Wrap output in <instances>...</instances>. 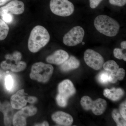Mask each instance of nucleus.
<instances>
[{
	"label": "nucleus",
	"instance_id": "nucleus-1",
	"mask_svg": "<svg viewBox=\"0 0 126 126\" xmlns=\"http://www.w3.org/2000/svg\"><path fill=\"white\" fill-rule=\"evenodd\" d=\"M50 36L48 32L43 26H36L31 32L28 47L32 53H36L48 43Z\"/></svg>",
	"mask_w": 126,
	"mask_h": 126
},
{
	"label": "nucleus",
	"instance_id": "nucleus-25",
	"mask_svg": "<svg viewBox=\"0 0 126 126\" xmlns=\"http://www.w3.org/2000/svg\"><path fill=\"white\" fill-rule=\"evenodd\" d=\"M56 100L58 105L62 107H66L67 104L68 99L62 96L59 94L57 95Z\"/></svg>",
	"mask_w": 126,
	"mask_h": 126
},
{
	"label": "nucleus",
	"instance_id": "nucleus-34",
	"mask_svg": "<svg viewBox=\"0 0 126 126\" xmlns=\"http://www.w3.org/2000/svg\"><path fill=\"white\" fill-rule=\"evenodd\" d=\"M1 75H0V78H1Z\"/></svg>",
	"mask_w": 126,
	"mask_h": 126
},
{
	"label": "nucleus",
	"instance_id": "nucleus-19",
	"mask_svg": "<svg viewBox=\"0 0 126 126\" xmlns=\"http://www.w3.org/2000/svg\"><path fill=\"white\" fill-rule=\"evenodd\" d=\"M103 67L104 70L111 73L116 74L119 69V65L113 60H109L104 63Z\"/></svg>",
	"mask_w": 126,
	"mask_h": 126
},
{
	"label": "nucleus",
	"instance_id": "nucleus-20",
	"mask_svg": "<svg viewBox=\"0 0 126 126\" xmlns=\"http://www.w3.org/2000/svg\"><path fill=\"white\" fill-rule=\"evenodd\" d=\"M112 118L116 122L118 126H126V120L123 118L121 115L119 111L117 109H114L112 113Z\"/></svg>",
	"mask_w": 126,
	"mask_h": 126
},
{
	"label": "nucleus",
	"instance_id": "nucleus-17",
	"mask_svg": "<svg viewBox=\"0 0 126 126\" xmlns=\"http://www.w3.org/2000/svg\"><path fill=\"white\" fill-rule=\"evenodd\" d=\"M61 64V70L63 72H68L78 68L80 65V62L75 57L72 56Z\"/></svg>",
	"mask_w": 126,
	"mask_h": 126
},
{
	"label": "nucleus",
	"instance_id": "nucleus-28",
	"mask_svg": "<svg viewBox=\"0 0 126 126\" xmlns=\"http://www.w3.org/2000/svg\"><path fill=\"white\" fill-rule=\"evenodd\" d=\"M119 112L121 115L125 120H126V101L123 102L120 105Z\"/></svg>",
	"mask_w": 126,
	"mask_h": 126
},
{
	"label": "nucleus",
	"instance_id": "nucleus-30",
	"mask_svg": "<svg viewBox=\"0 0 126 126\" xmlns=\"http://www.w3.org/2000/svg\"><path fill=\"white\" fill-rule=\"evenodd\" d=\"M37 101V98L36 97L29 96L27 97V102L33 104Z\"/></svg>",
	"mask_w": 126,
	"mask_h": 126
},
{
	"label": "nucleus",
	"instance_id": "nucleus-22",
	"mask_svg": "<svg viewBox=\"0 0 126 126\" xmlns=\"http://www.w3.org/2000/svg\"><path fill=\"white\" fill-rule=\"evenodd\" d=\"M110 72L108 71H103L98 75V81L100 83L106 84L109 82L110 81Z\"/></svg>",
	"mask_w": 126,
	"mask_h": 126
},
{
	"label": "nucleus",
	"instance_id": "nucleus-21",
	"mask_svg": "<svg viewBox=\"0 0 126 126\" xmlns=\"http://www.w3.org/2000/svg\"><path fill=\"white\" fill-rule=\"evenodd\" d=\"M9 31V27L7 23L0 18V41L6 38Z\"/></svg>",
	"mask_w": 126,
	"mask_h": 126
},
{
	"label": "nucleus",
	"instance_id": "nucleus-6",
	"mask_svg": "<svg viewBox=\"0 0 126 126\" xmlns=\"http://www.w3.org/2000/svg\"><path fill=\"white\" fill-rule=\"evenodd\" d=\"M81 104L84 109L88 110H92L93 113L96 115H100L105 111L107 107L106 100L98 98L93 101L88 96H84L81 98Z\"/></svg>",
	"mask_w": 126,
	"mask_h": 126
},
{
	"label": "nucleus",
	"instance_id": "nucleus-33",
	"mask_svg": "<svg viewBox=\"0 0 126 126\" xmlns=\"http://www.w3.org/2000/svg\"><path fill=\"white\" fill-rule=\"evenodd\" d=\"M49 125L48 123L47 122L45 121L43 123H41V124H36V125H35V126H49Z\"/></svg>",
	"mask_w": 126,
	"mask_h": 126
},
{
	"label": "nucleus",
	"instance_id": "nucleus-9",
	"mask_svg": "<svg viewBox=\"0 0 126 126\" xmlns=\"http://www.w3.org/2000/svg\"><path fill=\"white\" fill-rule=\"evenodd\" d=\"M37 111V109L33 106H27L22 108L14 115L12 120L13 125L16 126H26L27 117L34 116Z\"/></svg>",
	"mask_w": 126,
	"mask_h": 126
},
{
	"label": "nucleus",
	"instance_id": "nucleus-15",
	"mask_svg": "<svg viewBox=\"0 0 126 126\" xmlns=\"http://www.w3.org/2000/svg\"><path fill=\"white\" fill-rule=\"evenodd\" d=\"M52 118L57 124L63 126H70L73 122L71 115L63 111H57L52 115Z\"/></svg>",
	"mask_w": 126,
	"mask_h": 126
},
{
	"label": "nucleus",
	"instance_id": "nucleus-5",
	"mask_svg": "<svg viewBox=\"0 0 126 126\" xmlns=\"http://www.w3.org/2000/svg\"><path fill=\"white\" fill-rule=\"evenodd\" d=\"M50 8L53 14L63 17L71 15L74 11L73 4L68 0H51Z\"/></svg>",
	"mask_w": 126,
	"mask_h": 126
},
{
	"label": "nucleus",
	"instance_id": "nucleus-13",
	"mask_svg": "<svg viewBox=\"0 0 126 126\" xmlns=\"http://www.w3.org/2000/svg\"><path fill=\"white\" fill-rule=\"evenodd\" d=\"M69 57V54L66 51L62 49H59L55 51L53 54L48 56L46 60L47 63L60 65L65 62Z\"/></svg>",
	"mask_w": 126,
	"mask_h": 126
},
{
	"label": "nucleus",
	"instance_id": "nucleus-29",
	"mask_svg": "<svg viewBox=\"0 0 126 126\" xmlns=\"http://www.w3.org/2000/svg\"><path fill=\"white\" fill-rule=\"evenodd\" d=\"M103 0H90V7L92 9H95L97 7Z\"/></svg>",
	"mask_w": 126,
	"mask_h": 126
},
{
	"label": "nucleus",
	"instance_id": "nucleus-27",
	"mask_svg": "<svg viewBox=\"0 0 126 126\" xmlns=\"http://www.w3.org/2000/svg\"><path fill=\"white\" fill-rule=\"evenodd\" d=\"M109 2L111 4L122 7L126 4V0H109Z\"/></svg>",
	"mask_w": 126,
	"mask_h": 126
},
{
	"label": "nucleus",
	"instance_id": "nucleus-4",
	"mask_svg": "<svg viewBox=\"0 0 126 126\" xmlns=\"http://www.w3.org/2000/svg\"><path fill=\"white\" fill-rule=\"evenodd\" d=\"M5 58L6 60L1 64V67L5 70L17 72L23 71L26 68V63L20 61L22 55L20 52L16 51L12 54L6 55Z\"/></svg>",
	"mask_w": 126,
	"mask_h": 126
},
{
	"label": "nucleus",
	"instance_id": "nucleus-18",
	"mask_svg": "<svg viewBox=\"0 0 126 126\" xmlns=\"http://www.w3.org/2000/svg\"><path fill=\"white\" fill-rule=\"evenodd\" d=\"M126 72L124 69L119 68L116 74L110 73L109 82L114 83L116 82L118 80L121 81L125 77Z\"/></svg>",
	"mask_w": 126,
	"mask_h": 126
},
{
	"label": "nucleus",
	"instance_id": "nucleus-14",
	"mask_svg": "<svg viewBox=\"0 0 126 126\" xmlns=\"http://www.w3.org/2000/svg\"><path fill=\"white\" fill-rule=\"evenodd\" d=\"M0 111L3 113L5 126H11L14 116V110L11 104L7 101H5L2 104L0 102Z\"/></svg>",
	"mask_w": 126,
	"mask_h": 126
},
{
	"label": "nucleus",
	"instance_id": "nucleus-31",
	"mask_svg": "<svg viewBox=\"0 0 126 126\" xmlns=\"http://www.w3.org/2000/svg\"><path fill=\"white\" fill-rule=\"evenodd\" d=\"M121 47L122 49H126V41H122L121 44Z\"/></svg>",
	"mask_w": 126,
	"mask_h": 126
},
{
	"label": "nucleus",
	"instance_id": "nucleus-2",
	"mask_svg": "<svg viewBox=\"0 0 126 126\" xmlns=\"http://www.w3.org/2000/svg\"><path fill=\"white\" fill-rule=\"evenodd\" d=\"M94 25L97 31L109 37L116 36L120 29L119 23L113 18L106 15L97 16L94 19Z\"/></svg>",
	"mask_w": 126,
	"mask_h": 126
},
{
	"label": "nucleus",
	"instance_id": "nucleus-24",
	"mask_svg": "<svg viewBox=\"0 0 126 126\" xmlns=\"http://www.w3.org/2000/svg\"><path fill=\"white\" fill-rule=\"evenodd\" d=\"M113 55L116 58L119 60L123 59L124 61H126V54L123 52V49L116 48L113 51Z\"/></svg>",
	"mask_w": 126,
	"mask_h": 126
},
{
	"label": "nucleus",
	"instance_id": "nucleus-12",
	"mask_svg": "<svg viewBox=\"0 0 126 126\" xmlns=\"http://www.w3.org/2000/svg\"><path fill=\"white\" fill-rule=\"evenodd\" d=\"M59 94L68 99L75 94L76 92L73 84L69 79H65L59 84Z\"/></svg>",
	"mask_w": 126,
	"mask_h": 126
},
{
	"label": "nucleus",
	"instance_id": "nucleus-32",
	"mask_svg": "<svg viewBox=\"0 0 126 126\" xmlns=\"http://www.w3.org/2000/svg\"><path fill=\"white\" fill-rule=\"evenodd\" d=\"M11 0H0V6L5 5Z\"/></svg>",
	"mask_w": 126,
	"mask_h": 126
},
{
	"label": "nucleus",
	"instance_id": "nucleus-16",
	"mask_svg": "<svg viewBox=\"0 0 126 126\" xmlns=\"http://www.w3.org/2000/svg\"><path fill=\"white\" fill-rule=\"evenodd\" d=\"M124 92L121 88H113L111 89H106L103 92L105 97L113 101H117L122 98L124 94Z\"/></svg>",
	"mask_w": 126,
	"mask_h": 126
},
{
	"label": "nucleus",
	"instance_id": "nucleus-23",
	"mask_svg": "<svg viewBox=\"0 0 126 126\" xmlns=\"http://www.w3.org/2000/svg\"><path fill=\"white\" fill-rule=\"evenodd\" d=\"M5 86L9 92H12L14 89L15 83L14 78L11 75H7L5 78Z\"/></svg>",
	"mask_w": 126,
	"mask_h": 126
},
{
	"label": "nucleus",
	"instance_id": "nucleus-8",
	"mask_svg": "<svg viewBox=\"0 0 126 126\" xmlns=\"http://www.w3.org/2000/svg\"><path fill=\"white\" fill-rule=\"evenodd\" d=\"M84 59L87 65L95 70L101 68L104 63V59L102 56L92 49H88L86 50Z\"/></svg>",
	"mask_w": 126,
	"mask_h": 126
},
{
	"label": "nucleus",
	"instance_id": "nucleus-26",
	"mask_svg": "<svg viewBox=\"0 0 126 126\" xmlns=\"http://www.w3.org/2000/svg\"><path fill=\"white\" fill-rule=\"evenodd\" d=\"M0 16L2 20H4L7 24H10L14 20V16L12 14L6 13L2 14Z\"/></svg>",
	"mask_w": 126,
	"mask_h": 126
},
{
	"label": "nucleus",
	"instance_id": "nucleus-7",
	"mask_svg": "<svg viewBox=\"0 0 126 126\" xmlns=\"http://www.w3.org/2000/svg\"><path fill=\"white\" fill-rule=\"evenodd\" d=\"M84 34L85 31L82 27L75 26L64 36L63 43L67 46H75L82 42Z\"/></svg>",
	"mask_w": 126,
	"mask_h": 126
},
{
	"label": "nucleus",
	"instance_id": "nucleus-10",
	"mask_svg": "<svg viewBox=\"0 0 126 126\" xmlns=\"http://www.w3.org/2000/svg\"><path fill=\"white\" fill-rule=\"evenodd\" d=\"M24 11V2L19 0H13L0 8V16L6 13L12 15H20L23 14Z\"/></svg>",
	"mask_w": 126,
	"mask_h": 126
},
{
	"label": "nucleus",
	"instance_id": "nucleus-11",
	"mask_svg": "<svg viewBox=\"0 0 126 126\" xmlns=\"http://www.w3.org/2000/svg\"><path fill=\"white\" fill-rule=\"evenodd\" d=\"M26 95L24 89L19 90L16 94L13 95L11 98V104L12 108L20 109L24 107L28 102V96Z\"/></svg>",
	"mask_w": 126,
	"mask_h": 126
},
{
	"label": "nucleus",
	"instance_id": "nucleus-3",
	"mask_svg": "<svg viewBox=\"0 0 126 126\" xmlns=\"http://www.w3.org/2000/svg\"><path fill=\"white\" fill-rule=\"evenodd\" d=\"M53 67L42 62L35 63L32 65L30 77L32 79L41 82H47L52 76Z\"/></svg>",
	"mask_w": 126,
	"mask_h": 126
}]
</instances>
